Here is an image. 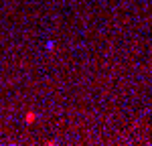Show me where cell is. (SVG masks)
<instances>
[{"label": "cell", "instance_id": "1", "mask_svg": "<svg viewBox=\"0 0 152 146\" xmlns=\"http://www.w3.org/2000/svg\"><path fill=\"white\" fill-rule=\"evenodd\" d=\"M37 118V114H33V112H28V114H26V124H31V122L35 120Z\"/></svg>", "mask_w": 152, "mask_h": 146}]
</instances>
